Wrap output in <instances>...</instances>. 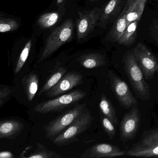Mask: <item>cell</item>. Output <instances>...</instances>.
I'll list each match as a JSON object with an SVG mask.
<instances>
[{
    "label": "cell",
    "mask_w": 158,
    "mask_h": 158,
    "mask_svg": "<svg viewBox=\"0 0 158 158\" xmlns=\"http://www.w3.org/2000/svg\"><path fill=\"white\" fill-rule=\"evenodd\" d=\"M102 9L96 8L86 11L78 13L76 21L77 39L84 40L98 25Z\"/></svg>",
    "instance_id": "ba28073f"
},
{
    "label": "cell",
    "mask_w": 158,
    "mask_h": 158,
    "mask_svg": "<svg viewBox=\"0 0 158 158\" xmlns=\"http://www.w3.org/2000/svg\"><path fill=\"white\" fill-rule=\"evenodd\" d=\"M19 25L16 20L11 18H1L0 32L2 33L11 32L17 30Z\"/></svg>",
    "instance_id": "d4e9b609"
},
{
    "label": "cell",
    "mask_w": 158,
    "mask_h": 158,
    "mask_svg": "<svg viewBox=\"0 0 158 158\" xmlns=\"http://www.w3.org/2000/svg\"><path fill=\"white\" fill-rule=\"evenodd\" d=\"M23 84L27 99L31 102L38 90L39 78L37 74L32 73L27 75L23 79Z\"/></svg>",
    "instance_id": "e0dca14e"
},
{
    "label": "cell",
    "mask_w": 158,
    "mask_h": 158,
    "mask_svg": "<svg viewBox=\"0 0 158 158\" xmlns=\"http://www.w3.org/2000/svg\"><path fill=\"white\" fill-rule=\"evenodd\" d=\"M134 0H127L125 6L117 20L114 22L110 31L108 33L107 40L118 42L123 34L127 27V15Z\"/></svg>",
    "instance_id": "7c38bea8"
},
{
    "label": "cell",
    "mask_w": 158,
    "mask_h": 158,
    "mask_svg": "<svg viewBox=\"0 0 158 158\" xmlns=\"http://www.w3.org/2000/svg\"><path fill=\"white\" fill-rule=\"evenodd\" d=\"M67 71V69L64 67H60L47 80L40 91L39 95L47 93L50 89H51L61 79L63 76L66 73Z\"/></svg>",
    "instance_id": "44dd1931"
},
{
    "label": "cell",
    "mask_w": 158,
    "mask_h": 158,
    "mask_svg": "<svg viewBox=\"0 0 158 158\" xmlns=\"http://www.w3.org/2000/svg\"><path fill=\"white\" fill-rule=\"evenodd\" d=\"M149 30L150 35L158 44V21L153 20L150 26Z\"/></svg>",
    "instance_id": "f1b7e54d"
},
{
    "label": "cell",
    "mask_w": 158,
    "mask_h": 158,
    "mask_svg": "<svg viewBox=\"0 0 158 158\" xmlns=\"http://www.w3.org/2000/svg\"><path fill=\"white\" fill-rule=\"evenodd\" d=\"M80 64L85 68L92 69L106 64L105 57L98 52H90L80 56L77 59Z\"/></svg>",
    "instance_id": "5bb4252c"
},
{
    "label": "cell",
    "mask_w": 158,
    "mask_h": 158,
    "mask_svg": "<svg viewBox=\"0 0 158 158\" xmlns=\"http://www.w3.org/2000/svg\"><path fill=\"white\" fill-rule=\"evenodd\" d=\"M74 27L73 20L68 19L55 28L46 40L39 62L47 60L64 44L70 41L73 35Z\"/></svg>",
    "instance_id": "7a4b0ae2"
},
{
    "label": "cell",
    "mask_w": 158,
    "mask_h": 158,
    "mask_svg": "<svg viewBox=\"0 0 158 158\" xmlns=\"http://www.w3.org/2000/svg\"><path fill=\"white\" fill-rule=\"evenodd\" d=\"M24 128L22 122L15 119L3 120L0 122V139L15 138Z\"/></svg>",
    "instance_id": "4fadbf2b"
},
{
    "label": "cell",
    "mask_w": 158,
    "mask_h": 158,
    "mask_svg": "<svg viewBox=\"0 0 158 158\" xmlns=\"http://www.w3.org/2000/svg\"><path fill=\"white\" fill-rule=\"evenodd\" d=\"M126 151L119 147L107 143H100L91 146L81 155L82 158H111L126 155Z\"/></svg>",
    "instance_id": "8fae6325"
},
{
    "label": "cell",
    "mask_w": 158,
    "mask_h": 158,
    "mask_svg": "<svg viewBox=\"0 0 158 158\" xmlns=\"http://www.w3.org/2000/svg\"><path fill=\"white\" fill-rule=\"evenodd\" d=\"M140 115L137 105L131 108L126 114L121 122L120 126V138L123 142L133 139L139 128Z\"/></svg>",
    "instance_id": "9c48e42d"
},
{
    "label": "cell",
    "mask_w": 158,
    "mask_h": 158,
    "mask_svg": "<svg viewBox=\"0 0 158 158\" xmlns=\"http://www.w3.org/2000/svg\"><path fill=\"white\" fill-rule=\"evenodd\" d=\"M132 51L146 79L158 73V59L144 44L138 43Z\"/></svg>",
    "instance_id": "8992f818"
},
{
    "label": "cell",
    "mask_w": 158,
    "mask_h": 158,
    "mask_svg": "<svg viewBox=\"0 0 158 158\" xmlns=\"http://www.w3.org/2000/svg\"><path fill=\"white\" fill-rule=\"evenodd\" d=\"M122 0H110L102 10L98 26L104 28L117 13Z\"/></svg>",
    "instance_id": "9a60e30c"
},
{
    "label": "cell",
    "mask_w": 158,
    "mask_h": 158,
    "mask_svg": "<svg viewBox=\"0 0 158 158\" xmlns=\"http://www.w3.org/2000/svg\"><path fill=\"white\" fill-rule=\"evenodd\" d=\"M99 108L102 114L109 118L114 126L118 125V118L115 109L110 101L103 93L101 96Z\"/></svg>",
    "instance_id": "d6986e66"
},
{
    "label": "cell",
    "mask_w": 158,
    "mask_h": 158,
    "mask_svg": "<svg viewBox=\"0 0 158 158\" xmlns=\"http://www.w3.org/2000/svg\"><path fill=\"white\" fill-rule=\"evenodd\" d=\"M32 45V40H29L24 47L23 49L20 54L15 66V74L18 73L23 67L29 56Z\"/></svg>",
    "instance_id": "cb8c5ba5"
},
{
    "label": "cell",
    "mask_w": 158,
    "mask_h": 158,
    "mask_svg": "<svg viewBox=\"0 0 158 158\" xmlns=\"http://www.w3.org/2000/svg\"><path fill=\"white\" fill-rule=\"evenodd\" d=\"M83 80V75L80 73L74 71L69 72L65 73L54 87L45 93V95L49 98L60 96L82 84Z\"/></svg>",
    "instance_id": "30bf717a"
},
{
    "label": "cell",
    "mask_w": 158,
    "mask_h": 158,
    "mask_svg": "<svg viewBox=\"0 0 158 158\" xmlns=\"http://www.w3.org/2000/svg\"><path fill=\"white\" fill-rule=\"evenodd\" d=\"M139 21L132 22L126 28L124 32L118 41V44L126 47L133 45L137 37V28Z\"/></svg>",
    "instance_id": "ffe728a7"
},
{
    "label": "cell",
    "mask_w": 158,
    "mask_h": 158,
    "mask_svg": "<svg viewBox=\"0 0 158 158\" xmlns=\"http://www.w3.org/2000/svg\"><path fill=\"white\" fill-rule=\"evenodd\" d=\"M139 144L147 146H158V130H153L148 132Z\"/></svg>",
    "instance_id": "484cf974"
},
{
    "label": "cell",
    "mask_w": 158,
    "mask_h": 158,
    "mask_svg": "<svg viewBox=\"0 0 158 158\" xmlns=\"http://www.w3.org/2000/svg\"><path fill=\"white\" fill-rule=\"evenodd\" d=\"M98 1V0H89V1L91 2H96Z\"/></svg>",
    "instance_id": "4dcf8cb0"
},
{
    "label": "cell",
    "mask_w": 158,
    "mask_h": 158,
    "mask_svg": "<svg viewBox=\"0 0 158 158\" xmlns=\"http://www.w3.org/2000/svg\"><path fill=\"white\" fill-rule=\"evenodd\" d=\"M126 155L135 157H158V146H144L137 143L127 151Z\"/></svg>",
    "instance_id": "2e32d148"
},
{
    "label": "cell",
    "mask_w": 158,
    "mask_h": 158,
    "mask_svg": "<svg viewBox=\"0 0 158 158\" xmlns=\"http://www.w3.org/2000/svg\"><path fill=\"white\" fill-rule=\"evenodd\" d=\"M59 17L60 15L58 13H47L42 15L39 18L37 24L41 28L47 29L56 24L59 21Z\"/></svg>",
    "instance_id": "603a6c76"
},
{
    "label": "cell",
    "mask_w": 158,
    "mask_h": 158,
    "mask_svg": "<svg viewBox=\"0 0 158 158\" xmlns=\"http://www.w3.org/2000/svg\"><path fill=\"white\" fill-rule=\"evenodd\" d=\"M101 123L103 130L108 135L109 138L112 139L116 133L114 125L109 118L103 114L101 116Z\"/></svg>",
    "instance_id": "4316f807"
},
{
    "label": "cell",
    "mask_w": 158,
    "mask_h": 158,
    "mask_svg": "<svg viewBox=\"0 0 158 158\" xmlns=\"http://www.w3.org/2000/svg\"><path fill=\"white\" fill-rule=\"evenodd\" d=\"M86 107L85 103L77 104L44 126L46 137L52 141L86 110Z\"/></svg>",
    "instance_id": "277c9868"
},
{
    "label": "cell",
    "mask_w": 158,
    "mask_h": 158,
    "mask_svg": "<svg viewBox=\"0 0 158 158\" xmlns=\"http://www.w3.org/2000/svg\"><path fill=\"white\" fill-rule=\"evenodd\" d=\"M13 93L11 87L5 85H1L0 86V108L10 99Z\"/></svg>",
    "instance_id": "83f0119b"
},
{
    "label": "cell",
    "mask_w": 158,
    "mask_h": 158,
    "mask_svg": "<svg viewBox=\"0 0 158 158\" xmlns=\"http://www.w3.org/2000/svg\"><path fill=\"white\" fill-rule=\"evenodd\" d=\"M14 155L10 151H2L0 152V158H12Z\"/></svg>",
    "instance_id": "f546056e"
},
{
    "label": "cell",
    "mask_w": 158,
    "mask_h": 158,
    "mask_svg": "<svg viewBox=\"0 0 158 158\" xmlns=\"http://www.w3.org/2000/svg\"><path fill=\"white\" fill-rule=\"evenodd\" d=\"M86 95L85 91L79 89L73 90L55 98L39 103L35 107L34 111L40 114L60 111L83 99Z\"/></svg>",
    "instance_id": "5b68a950"
},
{
    "label": "cell",
    "mask_w": 158,
    "mask_h": 158,
    "mask_svg": "<svg viewBox=\"0 0 158 158\" xmlns=\"http://www.w3.org/2000/svg\"><path fill=\"white\" fill-rule=\"evenodd\" d=\"M111 89L121 106L126 109L138 105V102L127 84L112 71L108 72Z\"/></svg>",
    "instance_id": "52a82bcc"
},
{
    "label": "cell",
    "mask_w": 158,
    "mask_h": 158,
    "mask_svg": "<svg viewBox=\"0 0 158 158\" xmlns=\"http://www.w3.org/2000/svg\"><path fill=\"white\" fill-rule=\"evenodd\" d=\"M93 120L91 113L86 109L52 142L56 146L61 147L77 141V137L91 126Z\"/></svg>",
    "instance_id": "3957f363"
},
{
    "label": "cell",
    "mask_w": 158,
    "mask_h": 158,
    "mask_svg": "<svg viewBox=\"0 0 158 158\" xmlns=\"http://www.w3.org/2000/svg\"><path fill=\"white\" fill-rule=\"evenodd\" d=\"M123 63L126 74L138 97L142 100L150 99L149 86L132 51L127 52L123 58Z\"/></svg>",
    "instance_id": "6da1fadb"
},
{
    "label": "cell",
    "mask_w": 158,
    "mask_h": 158,
    "mask_svg": "<svg viewBox=\"0 0 158 158\" xmlns=\"http://www.w3.org/2000/svg\"><path fill=\"white\" fill-rule=\"evenodd\" d=\"M36 149L27 157L28 158H60V154L54 151L50 150L41 143H36Z\"/></svg>",
    "instance_id": "7402d4cb"
},
{
    "label": "cell",
    "mask_w": 158,
    "mask_h": 158,
    "mask_svg": "<svg viewBox=\"0 0 158 158\" xmlns=\"http://www.w3.org/2000/svg\"><path fill=\"white\" fill-rule=\"evenodd\" d=\"M147 2V0L133 1L127 15V27L132 22L140 20Z\"/></svg>",
    "instance_id": "ac0fdd59"
}]
</instances>
